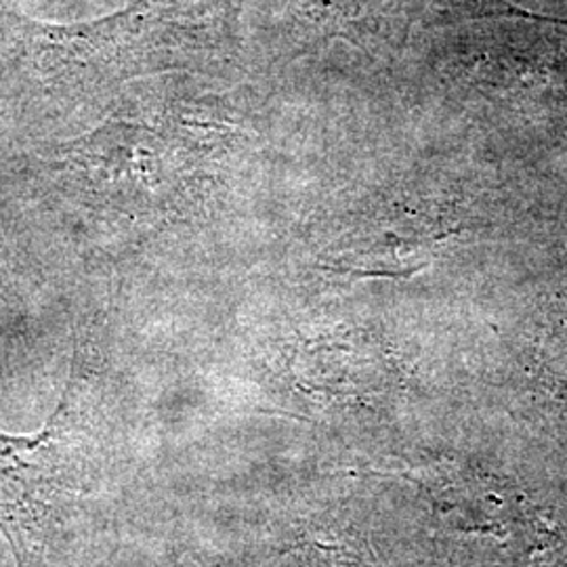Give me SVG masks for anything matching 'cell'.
Wrapping results in <instances>:
<instances>
[{"instance_id": "1", "label": "cell", "mask_w": 567, "mask_h": 567, "mask_svg": "<svg viewBox=\"0 0 567 567\" xmlns=\"http://www.w3.org/2000/svg\"><path fill=\"white\" fill-rule=\"evenodd\" d=\"M244 0H135L86 23L0 11V84L23 110L61 116L131 79L210 68L238 49Z\"/></svg>"}, {"instance_id": "2", "label": "cell", "mask_w": 567, "mask_h": 567, "mask_svg": "<svg viewBox=\"0 0 567 567\" xmlns=\"http://www.w3.org/2000/svg\"><path fill=\"white\" fill-rule=\"evenodd\" d=\"M65 400L34 437L0 435V527L16 555L32 540L61 486Z\"/></svg>"}, {"instance_id": "3", "label": "cell", "mask_w": 567, "mask_h": 567, "mask_svg": "<svg viewBox=\"0 0 567 567\" xmlns=\"http://www.w3.org/2000/svg\"><path fill=\"white\" fill-rule=\"evenodd\" d=\"M0 177H2V175H0ZM2 206H4V194H2V179H0V255H2V250H4V227H2L4 210H2Z\"/></svg>"}, {"instance_id": "4", "label": "cell", "mask_w": 567, "mask_h": 567, "mask_svg": "<svg viewBox=\"0 0 567 567\" xmlns=\"http://www.w3.org/2000/svg\"><path fill=\"white\" fill-rule=\"evenodd\" d=\"M334 567H365V566H360V564H344V566H334Z\"/></svg>"}]
</instances>
